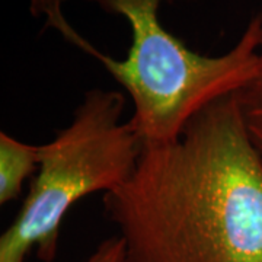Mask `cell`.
<instances>
[{"mask_svg":"<svg viewBox=\"0 0 262 262\" xmlns=\"http://www.w3.org/2000/svg\"><path fill=\"white\" fill-rule=\"evenodd\" d=\"M245 127L256 151L262 159V39L259 47V63L253 79L236 94Z\"/></svg>","mask_w":262,"mask_h":262,"instance_id":"obj_5","label":"cell"},{"mask_svg":"<svg viewBox=\"0 0 262 262\" xmlns=\"http://www.w3.org/2000/svg\"><path fill=\"white\" fill-rule=\"evenodd\" d=\"M125 95L92 89L75 110L70 124L39 146V165L28 196L0 237V262L56 258L60 226L84 196L114 191L130 178L143 144L130 121H121Z\"/></svg>","mask_w":262,"mask_h":262,"instance_id":"obj_3","label":"cell"},{"mask_svg":"<svg viewBox=\"0 0 262 262\" xmlns=\"http://www.w3.org/2000/svg\"><path fill=\"white\" fill-rule=\"evenodd\" d=\"M120 15L131 28L124 60L95 50L64 22L60 9H47L50 22L66 38L96 57L125 89L133 102L128 120L143 147L178 139L189 121L208 105L241 92L259 63L262 12L256 13L233 48L222 56H203L165 29L159 19L163 0H84Z\"/></svg>","mask_w":262,"mask_h":262,"instance_id":"obj_2","label":"cell"},{"mask_svg":"<svg viewBox=\"0 0 262 262\" xmlns=\"http://www.w3.org/2000/svg\"><path fill=\"white\" fill-rule=\"evenodd\" d=\"M124 244L120 236L108 237L98 245L94 253L83 262H124Z\"/></svg>","mask_w":262,"mask_h":262,"instance_id":"obj_6","label":"cell"},{"mask_svg":"<svg viewBox=\"0 0 262 262\" xmlns=\"http://www.w3.org/2000/svg\"><path fill=\"white\" fill-rule=\"evenodd\" d=\"M39 165V146L19 141L0 133V204H8L19 195L25 179Z\"/></svg>","mask_w":262,"mask_h":262,"instance_id":"obj_4","label":"cell"},{"mask_svg":"<svg viewBox=\"0 0 262 262\" xmlns=\"http://www.w3.org/2000/svg\"><path fill=\"white\" fill-rule=\"evenodd\" d=\"M103 206L124 262H262V159L236 95L196 114L175 141L143 147Z\"/></svg>","mask_w":262,"mask_h":262,"instance_id":"obj_1","label":"cell"}]
</instances>
